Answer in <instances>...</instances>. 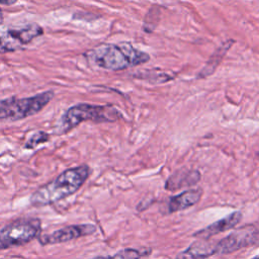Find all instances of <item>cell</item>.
<instances>
[{"instance_id":"6da1fadb","label":"cell","mask_w":259,"mask_h":259,"mask_svg":"<svg viewBox=\"0 0 259 259\" xmlns=\"http://www.w3.org/2000/svg\"><path fill=\"white\" fill-rule=\"evenodd\" d=\"M89 173L90 169L87 165L65 170L54 180L35 190L29 198L30 204L33 206H45L72 195L84 184Z\"/></svg>"},{"instance_id":"7a4b0ae2","label":"cell","mask_w":259,"mask_h":259,"mask_svg":"<svg viewBox=\"0 0 259 259\" xmlns=\"http://www.w3.org/2000/svg\"><path fill=\"white\" fill-rule=\"evenodd\" d=\"M87 59L99 68L118 71L142 65L150 56L128 42L118 45H100L86 52Z\"/></svg>"},{"instance_id":"3957f363","label":"cell","mask_w":259,"mask_h":259,"mask_svg":"<svg viewBox=\"0 0 259 259\" xmlns=\"http://www.w3.org/2000/svg\"><path fill=\"white\" fill-rule=\"evenodd\" d=\"M120 118V113L111 105L78 103L67 109L61 118L60 133L65 134L84 121L113 122Z\"/></svg>"},{"instance_id":"277c9868","label":"cell","mask_w":259,"mask_h":259,"mask_svg":"<svg viewBox=\"0 0 259 259\" xmlns=\"http://www.w3.org/2000/svg\"><path fill=\"white\" fill-rule=\"evenodd\" d=\"M53 98L54 92L49 90L31 97L0 99V119L19 120L34 115Z\"/></svg>"},{"instance_id":"5b68a950","label":"cell","mask_w":259,"mask_h":259,"mask_svg":"<svg viewBox=\"0 0 259 259\" xmlns=\"http://www.w3.org/2000/svg\"><path fill=\"white\" fill-rule=\"evenodd\" d=\"M41 222L36 218L18 219L0 230V250L26 244L40 235Z\"/></svg>"},{"instance_id":"8992f818","label":"cell","mask_w":259,"mask_h":259,"mask_svg":"<svg viewBox=\"0 0 259 259\" xmlns=\"http://www.w3.org/2000/svg\"><path fill=\"white\" fill-rule=\"evenodd\" d=\"M44 33V29L36 23H27L22 26L8 28L0 32V41L4 53L14 52L29 44Z\"/></svg>"},{"instance_id":"52a82bcc","label":"cell","mask_w":259,"mask_h":259,"mask_svg":"<svg viewBox=\"0 0 259 259\" xmlns=\"http://www.w3.org/2000/svg\"><path fill=\"white\" fill-rule=\"evenodd\" d=\"M96 231V227L91 224H83V225H72L61 228L57 231H54L51 234H46L39 236L38 240L41 245L49 244H59L69 242L71 240L78 239L80 237L88 236L93 234Z\"/></svg>"},{"instance_id":"ba28073f","label":"cell","mask_w":259,"mask_h":259,"mask_svg":"<svg viewBox=\"0 0 259 259\" xmlns=\"http://www.w3.org/2000/svg\"><path fill=\"white\" fill-rule=\"evenodd\" d=\"M257 243H259V232L245 228L234 232L233 234L221 240L219 244H217V252L221 254H227Z\"/></svg>"},{"instance_id":"9c48e42d","label":"cell","mask_w":259,"mask_h":259,"mask_svg":"<svg viewBox=\"0 0 259 259\" xmlns=\"http://www.w3.org/2000/svg\"><path fill=\"white\" fill-rule=\"evenodd\" d=\"M241 218H242V213L240 211H234L233 213L229 214L228 217H226V218L211 224L207 228L197 232L195 234V236L205 239V238H208L212 235L219 234L221 232H225V231L235 227L240 222Z\"/></svg>"},{"instance_id":"30bf717a","label":"cell","mask_w":259,"mask_h":259,"mask_svg":"<svg viewBox=\"0 0 259 259\" xmlns=\"http://www.w3.org/2000/svg\"><path fill=\"white\" fill-rule=\"evenodd\" d=\"M217 252V245L212 242L197 241L185 251L178 254L177 259H205Z\"/></svg>"},{"instance_id":"8fae6325","label":"cell","mask_w":259,"mask_h":259,"mask_svg":"<svg viewBox=\"0 0 259 259\" xmlns=\"http://www.w3.org/2000/svg\"><path fill=\"white\" fill-rule=\"evenodd\" d=\"M200 174L198 171L191 170V171H185V170H179L175 172L166 182L165 188L169 190H175L181 187L194 185L199 181Z\"/></svg>"},{"instance_id":"7c38bea8","label":"cell","mask_w":259,"mask_h":259,"mask_svg":"<svg viewBox=\"0 0 259 259\" xmlns=\"http://www.w3.org/2000/svg\"><path fill=\"white\" fill-rule=\"evenodd\" d=\"M202 194L201 189H190L182 192L181 194L174 196L169 201V210L178 211L194 205L200 199Z\"/></svg>"},{"instance_id":"4fadbf2b","label":"cell","mask_w":259,"mask_h":259,"mask_svg":"<svg viewBox=\"0 0 259 259\" xmlns=\"http://www.w3.org/2000/svg\"><path fill=\"white\" fill-rule=\"evenodd\" d=\"M233 44H234V40H231V39L226 41V42H224V44H222V46L208 59V61L206 62L205 66L199 72L198 77L199 78H205V77L211 75L213 73V71L217 69V67L220 65L221 61L223 60V58L225 57L226 53L232 47Z\"/></svg>"},{"instance_id":"5bb4252c","label":"cell","mask_w":259,"mask_h":259,"mask_svg":"<svg viewBox=\"0 0 259 259\" xmlns=\"http://www.w3.org/2000/svg\"><path fill=\"white\" fill-rule=\"evenodd\" d=\"M160 14H161V12H160L158 7H152L149 10V12L146 15V18H145V21H144V25H143V28H144L145 31L152 32L155 29L156 25L159 22Z\"/></svg>"},{"instance_id":"9a60e30c","label":"cell","mask_w":259,"mask_h":259,"mask_svg":"<svg viewBox=\"0 0 259 259\" xmlns=\"http://www.w3.org/2000/svg\"><path fill=\"white\" fill-rule=\"evenodd\" d=\"M50 139V136L46 132H36L30 136V138L27 140V142L24 145L25 149H33L39 144H44L48 142Z\"/></svg>"},{"instance_id":"2e32d148","label":"cell","mask_w":259,"mask_h":259,"mask_svg":"<svg viewBox=\"0 0 259 259\" xmlns=\"http://www.w3.org/2000/svg\"><path fill=\"white\" fill-rule=\"evenodd\" d=\"M143 255H145L144 252H141L137 249H123L113 256H111L112 259H140Z\"/></svg>"},{"instance_id":"e0dca14e","label":"cell","mask_w":259,"mask_h":259,"mask_svg":"<svg viewBox=\"0 0 259 259\" xmlns=\"http://www.w3.org/2000/svg\"><path fill=\"white\" fill-rule=\"evenodd\" d=\"M15 2H17V0H0V4L3 5H12Z\"/></svg>"},{"instance_id":"ac0fdd59","label":"cell","mask_w":259,"mask_h":259,"mask_svg":"<svg viewBox=\"0 0 259 259\" xmlns=\"http://www.w3.org/2000/svg\"><path fill=\"white\" fill-rule=\"evenodd\" d=\"M2 20H3V12H2V9L0 8V23L2 22Z\"/></svg>"},{"instance_id":"d6986e66","label":"cell","mask_w":259,"mask_h":259,"mask_svg":"<svg viewBox=\"0 0 259 259\" xmlns=\"http://www.w3.org/2000/svg\"><path fill=\"white\" fill-rule=\"evenodd\" d=\"M94 259H112L111 257H97V258H94Z\"/></svg>"},{"instance_id":"ffe728a7","label":"cell","mask_w":259,"mask_h":259,"mask_svg":"<svg viewBox=\"0 0 259 259\" xmlns=\"http://www.w3.org/2000/svg\"><path fill=\"white\" fill-rule=\"evenodd\" d=\"M253 259H259V255H258V256H256V257H254Z\"/></svg>"}]
</instances>
